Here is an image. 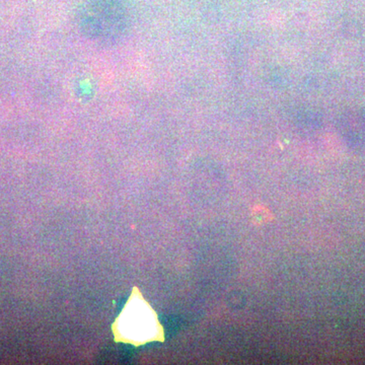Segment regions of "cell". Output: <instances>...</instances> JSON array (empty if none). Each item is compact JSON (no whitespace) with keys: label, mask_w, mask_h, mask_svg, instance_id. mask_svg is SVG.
Returning a JSON list of instances; mask_svg holds the SVG:
<instances>
[{"label":"cell","mask_w":365,"mask_h":365,"mask_svg":"<svg viewBox=\"0 0 365 365\" xmlns=\"http://www.w3.org/2000/svg\"><path fill=\"white\" fill-rule=\"evenodd\" d=\"M78 21L81 33L91 42L112 46L128 34L130 11L127 0H83Z\"/></svg>","instance_id":"1"},{"label":"cell","mask_w":365,"mask_h":365,"mask_svg":"<svg viewBox=\"0 0 365 365\" xmlns=\"http://www.w3.org/2000/svg\"><path fill=\"white\" fill-rule=\"evenodd\" d=\"M155 314L141 300L126 307L119 319L120 335L132 342H144L155 335Z\"/></svg>","instance_id":"2"}]
</instances>
